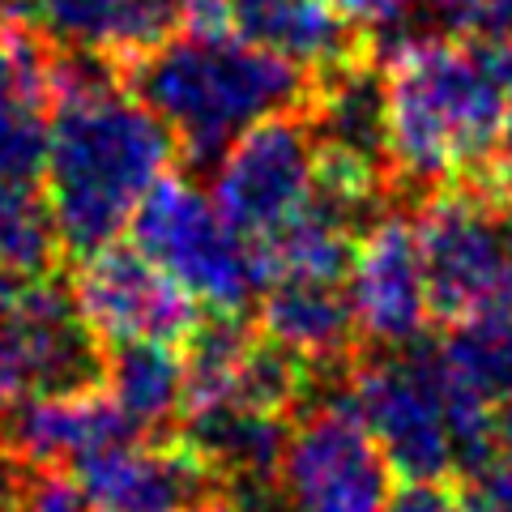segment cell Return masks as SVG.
Wrapping results in <instances>:
<instances>
[{
	"label": "cell",
	"mask_w": 512,
	"mask_h": 512,
	"mask_svg": "<svg viewBox=\"0 0 512 512\" xmlns=\"http://www.w3.org/2000/svg\"><path fill=\"white\" fill-rule=\"evenodd\" d=\"M180 141L137 99L124 69L99 56H52L43 192L69 261L116 244L141 201L175 175Z\"/></svg>",
	"instance_id": "obj_1"
},
{
	"label": "cell",
	"mask_w": 512,
	"mask_h": 512,
	"mask_svg": "<svg viewBox=\"0 0 512 512\" xmlns=\"http://www.w3.org/2000/svg\"><path fill=\"white\" fill-rule=\"evenodd\" d=\"M380 137L402 201L487 175L508 111V86L478 43L448 35L393 39L376 52Z\"/></svg>",
	"instance_id": "obj_2"
},
{
	"label": "cell",
	"mask_w": 512,
	"mask_h": 512,
	"mask_svg": "<svg viewBox=\"0 0 512 512\" xmlns=\"http://www.w3.org/2000/svg\"><path fill=\"white\" fill-rule=\"evenodd\" d=\"M124 82L163 120L188 167H214L239 133L282 111H308L316 82L231 30H175L124 64Z\"/></svg>",
	"instance_id": "obj_3"
},
{
	"label": "cell",
	"mask_w": 512,
	"mask_h": 512,
	"mask_svg": "<svg viewBox=\"0 0 512 512\" xmlns=\"http://www.w3.org/2000/svg\"><path fill=\"white\" fill-rule=\"evenodd\" d=\"M52 56V43L0 9V274L9 278H56L64 265L43 192Z\"/></svg>",
	"instance_id": "obj_4"
},
{
	"label": "cell",
	"mask_w": 512,
	"mask_h": 512,
	"mask_svg": "<svg viewBox=\"0 0 512 512\" xmlns=\"http://www.w3.org/2000/svg\"><path fill=\"white\" fill-rule=\"evenodd\" d=\"M393 478V461L359 419L342 376H329L295 410L265 512H384Z\"/></svg>",
	"instance_id": "obj_5"
},
{
	"label": "cell",
	"mask_w": 512,
	"mask_h": 512,
	"mask_svg": "<svg viewBox=\"0 0 512 512\" xmlns=\"http://www.w3.org/2000/svg\"><path fill=\"white\" fill-rule=\"evenodd\" d=\"M414 205L423 274L436 325H457L508 299L512 201L487 175L423 192Z\"/></svg>",
	"instance_id": "obj_6"
},
{
	"label": "cell",
	"mask_w": 512,
	"mask_h": 512,
	"mask_svg": "<svg viewBox=\"0 0 512 512\" xmlns=\"http://www.w3.org/2000/svg\"><path fill=\"white\" fill-rule=\"evenodd\" d=\"M133 244L218 316H244L265 291L261 256L239 235L214 197L167 175L133 214Z\"/></svg>",
	"instance_id": "obj_7"
},
{
	"label": "cell",
	"mask_w": 512,
	"mask_h": 512,
	"mask_svg": "<svg viewBox=\"0 0 512 512\" xmlns=\"http://www.w3.org/2000/svg\"><path fill=\"white\" fill-rule=\"evenodd\" d=\"M342 389L402 478H461V444L431 342L359 350Z\"/></svg>",
	"instance_id": "obj_8"
},
{
	"label": "cell",
	"mask_w": 512,
	"mask_h": 512,
	"mask_svg": "<svg viewBox=\"0 0 512 512\" xmlns=\"http://www.w3.org/2000/svg\"><path fill=\"white\" fill-rule=\"evenodd\" d=\"M107 346L56 278L0 274V402L103 389Z\"/></svg>",
	"instance_id": "obj_9"
},
{
	"label": "cell",
	"mask_w": 512,
	"mask_h": 512,
	"mask_svg": "<svg viewBox=\"0 0 512 512\" xmlns=\"http://www.w3.org/2000/svg\"><path fill=\"white\" fill-rule=\"evenodd\" d=\"M210 197L222 218L248 239L265 244L316 201L320 133L308 111H282L239 133L210 167Z\"/></svg>",
	"instance_id": "obj_10"
},
{
	"label": "cell",
	"mask_w": 512,
	"mask_h": 512,
	"mask_svg": "<svg viewBox=\"0 0 512 512\" xmlns=\"http://www.w3.org/2000/svg\"><path fill=\"white\" fill-rule=\"evenodd\" d=\"M402 205L406 201H393L367 222L350 256L346 295L363 350H406L427 342V333L436 329L414 210Z\"/></svg>",
	"instance_id": "obj_11"
},
{
	"label": "cell",
	"mask_w": 512,
	"mask_h": 512,
	"mask_svg": "<svg viewBox=\"0 0 512 512\" xmlns=\"http://www.w3.org/2000/svg\"><path fill=\"white\" fill-rule=\"evenodd\" d=\"M69 291L103 346L171 342L184 346L205 320V308L171 274H163L137 244H107L73 261Z\"/></svg>",
	"instance_id": "obj_12"
},
{
	"label": "cell",
	"mask_w": 512,
	"mask_h": 512,
	"mask_svg": "<svg viewBox=\"0 0 512 512\" xmlns=\"http://www.w3.org/2000/svg\"><path fill=\"white\" fill-rule=\"evenodd\" d=\"M94 512H222L235 495L180 436H128L73 466Z\"/></svg>",
	"instance_id": "obj_13"
},
{
	"label": "cell",
	"mask_w": 512,
	"mask_h": 512,
	"mask_svg": "<svg viewBox=\"0 0 512 512\" xmlns=\"http://www.w3.org/2000/svg\"><path fill=\"white\" fill-rule=\"evenodd\" d=\"M128 436L137 431L107 389L0 402V461L13 470H73Z\"/></svg>",
	"instance_id": "obj_14"
},
{
	"label": "cell",
	"mask_w": 512,
	"mask_h": 512,
	"mask_svg": "<svg viewBox=\"0 0 512 512\" xmlns=\"http://www.w3.org/2000/svg\"><path fill=\"white\" fill-rule=\"evenodd\" d=\"M231 35L295 64L316 86L376 60L380 47L333 0H227Z\"/></svg>",
	"instance_id": "obj_15"
},
{
	"label": "cell",
	"mask_w": 512,
	"mask_h": 512,
	"mask_svg": "<svg viewBox=\"0 0 512 512\" xmlns=\"http://www.w3.org/2000/svg\"><path fill=\"white\" fill-rule=\"evenodd\" d=\"M0 9L56 52L99 56L120 69L180 30V0H0Z\"/></svg>",
	"instance_id": "obj_16"
},
{
	"label": "cell",
	"mask_w": 512,
	"mask_h": 512,
	"mask_svg": "<svg viewBox=\"0 0 512 512\" xmlns=\"http://www.w3.org/2000/svg\"><path fill=\"white\" fill-rule=\"evenodd\" d=\"M252 325L316 376H342L363 350L346 282L329 278L265 282Z\"/></svg>",
	"instance_id": "obj_17"
},
{
	"label": "cell",
	"mask_w": 512,
	"mask_h": 512,
	"mask_svg": "<svg viewBox=\"0 0 512 512\" xmlns=\"http://www.w3.org/2000/svg\"><path fill=\"white\" fill-rule=\"evenodd\" d=\"M103 389L137 436H175L184 423V350L171 342L107 346Z\"/></svg>",
	"instance_id": "obj_18"
},
{
	"label": "cell",
	"mask_w": 512,
	"mask_h": 512,
	"mask_svg": "<svg viewBox=\"0 0 512 512\" xmlns=\"http://www.w3.org/2000/svg\"><path fill=\"white\" fill-rule=\"evenodd\" d=\"M436 359L461 389L491 410L512 397V299L448 325L436 342Z\"/></svg>",
	"instance_id": "obj_19"
},
{
	"label": "cell",
	"mask_w": 512,
	"mask_h": 512,
	"mask_svg": "<svg viewBox=\"0 0 512 512\" xmlns=\"http://www.w3.org/2000/svg\"><path fill=\"white\" fill-rule=\"evenodd\" d=\"M367 39L380 47V39H402L410 35V22L419 18V0H333Z\"/></svg>",
	"instance_id": "obj_20"
},
{
	"label": "cell",
	"mask_w": 512,
	"mask_h": 512,
	"mask_svg": "<svg viewBox=\"0 0 512 512\" xmlns=\"http://www.w3.org/2000/svg\"><path fill=\"white\" fill-rule=\"evenodd\" d=\"M384 512H474L466 491L453 478H406Z\"/></svg>",
	"instance_id": "obj_21"
},
{
	"label": "cell",
	"mask_w": 512,
	"mask_h": 512,
	"mask_svg": "<svg viewBox=\"0 0 512 512\" xmlns=\"http://www.w3.org/2000/svg\"><path fill=\"white\" fill-rule=\"evenodd\" d=\"M474 512H512V461L491 457L474 474L457 478Z\"/></svg>",
	"instance_id": "obj_22"
},
{
	"label": "cell",
	"mask_w": 512,
	"mask_h": 512,
	"mask_svg": "<svg viewBox=\"0 0 512 512\" xmlns=\"http://www.w3.org/2000/svg\"><path fill=\"white\" fill-rule=\"evenodd\" d=\"M478 47H500L512 39V0H478Z\"/></svg>",
	"instance_id": "obj_23"
},
{
	"label": "cell",
	"mask_w": 512,
	"mask_h": 512,
	"mask_svg": "<svg viewBox=\"0 0 512 512\" xmlns=\"http://www.w3.org/2000/svg\"><path fill=\"white\" fill-rule=\"evenodd\" d=\"M487 180L512 201V103H508V111H504L500 141H495V158H491V167H487Z\"/></svg>",
	"instance_id": "obj_24"
},
{
	"label": "cell",
	"mask_w": 512,
	"mask_h": 512,
	"mask_svg": "<svg viewBox=\"0 0 512 512\" xmlns=\"http://www.w3.org/2000/svg\"><path fill=\"white\" fill-rule=\"evenodd\" d=\"M491 448H495V457H508V461H512V397L495 406V419H491Z\"/></svg>",
	"instance_id": "obj_25"
},
{
	"label": "cell",
	"mask_w": 512,
	"mask_h": 512,
	"mask_svg": "<svg viewBox=\"0 0 512 512\" xmlns=\"http://www.w3.org/2000/svg\"><path fill=\"white\" fill-rule=\"evenodd\" d=\"M0 512H22L18 487H13V466H5V461H0Z\"/></svg>",
	"instance_id": "obj_26"
},
{
	"label": "cell",
	"mask_w": 512,
	"mask_h": 512,
	"mask_svg": "<svg viewBox=\"0 0 512 512\" xmlns=\"http://www.w3.org/2000/svg\"><path fill=\"white\" fill-rule=\"evenodd\" d=\"M483 52L491 56L495 73H500V77H504V86L512 90V39H508V43H500V47H483Z\"/></svg>",
	"instance_id": "obj_27"
},
{
	"label": "cell",
	"mask_w": 512,
	"mask_h": 512,
	"mask_svg": "<svg viewBox=\"0 0 512 512\" xmlns=\"http://www.w3.org/2000/svg\"><path fill=\"white\" fill-rule=\"evenodd\" d=\"M508 299H512V218H508Z\"/></svg>",
	"instance_id": "obj_28"
}]
</instances>
